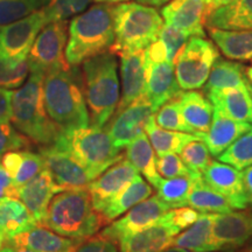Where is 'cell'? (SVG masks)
<instances>
[{"mask_svg":"<svg viewBox=\"0 0 252 252\" xmlns=\"http://www.w3.org/2000/svg\"><path fill=\"white\" fill-rule=\"evenodd\" d=\"M243 87H248V78L245 76L243 65L232 60L220 59V56L213 65L209 77L203 88L204 93H207L210 90Z\"/></svg>","mask_w":252,"mask_h":252,"instance_id":"34","label":"cell"},{"mask_svg":"<svg viewBox=\"0 0 252 252\" xmlns=\"http://www.w3.org/2000/svg\"><path fill=\"white\" fill-rule=\"evenodd\" d=\"M145 133L149 137L151 145H152L154 152L158 157L165 156L168 153H180L188 143L193 140L202 139L196 134L165 130V128L160 127L157 124L154 115L145 126Z\"/></svg>","mask_w":252,"mask_h":252,"instance_id":"31","label":"cell"},{"mask_svg":"<svg viewBox=\"0 0 252 252\" xmlns=\"http://www.w3.org/2000/svg\"><path fill=\"white\" fill-rule=\"evenodd\" d=\"M217 158L219 161L228 163L238 171L252 166V126Z\"/></svg>","mask_w":252,"mask_h":252,"instance_id":"36","label":"cell"},{"mask_svg":"<svg viewBox=\"0 0 252 252\" xmlns=\"http://www.w3.org/2000/svg\"><path fill=\"white\" fill-rule=\"evenodd\" d=\"M154 116H156L157 124L160 127L165 128V130L180 131L194 134L193 130L189 127L187 123L185 122L184 117H182L178 97L168 100V102L160 106L157 110V112L154 113Z\"/></svg>","mask_w":252,"mask_h":252,"instance_id":"39","label":"cell"},{"mask_svg":"<svg viewBox=\"0 0 252 252\" xmlns=\"http://www.w3.org/2000/svg\"><path fill=\"white\" fill-rule=\"evenodd\" d=\"M251 126L250 123L235 121L214 108L212 124L209 131L204 134L203 140L206 141L210 154L213 157H219L236 139L250 130Z\"/></svg>","mask_w":252,"mask_h":252,"instance_id":"23","label":"cell"},{"mask_svg":"<svg viewBox=\"0 0 252 252\" xmlns=\"http://www.w3.org/2000/svg\"><path fill=\"white\" fill-rule=\"evenodd\" d=\"M153 194L152 185L146 182L143 176L135 175L134 179L128 184L117 196L113 197L99 214L103 216L105 224L108 225L123 214L130 210L135 204L146 200Z\"/></svg>","mask_w":252,"mask_h":252,"instance_id":"27","label":"cell"},{"mask_svg":"<svg viewBox=\"0 0 252 252\" xmlns=\"http://www.w3.org/2000/svg\"><path fill=\"white\" fill-rule=\"evenodd\" d=\"M168 215L172 222L174 223L179 229L184 230L186 228H188V226H190L194 222H196L200 214H198L197 210H195L194 208H188L186 206L171 209L168 212Z\"/></svg>","mask_w":252,"mask_h":252,"instance_id":"47","label":"cell"},{"mask_svg":"<svg viewBox=\"0 0 252 252\" xmlns=\"http://www.w3.org/2000/svg\"><path fill=\"white\" fill-rule=\"evenodd\" d=\"M208 13L204 0H169L161 8L163 23L186 32L190 36H206Z\"/></svg>","mask_w":252,"mask_h":252,"instance_id":"17","label":"cell"},{"mask_svg":"<svg viewBox=\"0 0 252 252\" xmlns=\"http://www.w3.org/2000/svg\"><path fill=\"white\" fill-rule=\"evenodd\" d=\"M182 117L189 127L203 139L212 124L214 108L204 93L197 90L181 91L178 96Z\"/></svg>","mask_w":252,"mask_h":252,"instance_id":"25","label":"cell"},{"mask_svg":"<svg viewBox=\"0 0 252 252\" xmlns=\"http://www.w3.org/2000/svg\"><path fill=\"white\" fill-rule=\"evenodd\" d=\"M180 158L189 171L194 174H202L212 162V154L202 139L188 143L180 152Z\"/></svg>","mask_w":252,"mask_h":252,"instance_id":"40","label":"cell"},{"mask_svg":"<svg viewBox=\"0 0 252 252\" xmlns=\"http://www.w3.org/2000/svg\"><path fill=\"white\" fill-rule=\"evenodd\" d=\"M187 204L200 213L224 214L232 212V207L228 200L210 187L204 181L202 174L193 176V185L188 195Z\"/></svg>","mask_w":252,"mask_h":252,"instance_id":"32","label":"cell"},{"mask_svg":"<svg viewBox=\"0 0 252 252\" xmlns=\"http://www.w3.org/2000/svg\"><path fill=\"white\" fill-rule=\"evenodd\" d=\"M30 72V62L25 59L20 62H11L0 58V89L20 88Z\"/></svg>","mask_w":252,"mask_h":252,"instance_id":"41","label":"cell"},{"mask_svg":"<svg viewBox=\"0 0 252 252\" xmlns=\"http://www.w3.org/2000/svg\"><path fill=\"white\" fill-rule=\"evenodd\" d=\"M135 175H138V171L124 157L97 176L87 187L94 209L99 213L133 180Z\"/></svg>","mask_w":252,"mask_h":252,"instance_id":"15","label":"cell"},{"mask_svg":"<svg viewBox=\"0 0 252 252\" xmlns=\"http://www.w3.org/2000/svg\"><path fill=\"white\" fill-rule=\"evenodd\" d=\"M219 58V48L213 41L202 36H190L173 63L180 89L188 91L203 88Z\"/></svg>","mask_w":252,"mask_h":252,"instance_id":"8","label":"cell"},{"mask_svg":"<svg viewBox=\"0 0 252 252\" xmlns=\"http://www.w3.org/2000/svg\"><path fill=\"white\" fill-rule=\"evenodd\" d=\"M45 72L30 70V77L12 94L11 122L32 143L52 145L63 131L49 118L43 97Z\"/></svg>","mask_w":252,"mask_h":252,"instance_id":"3","label":"cell"},{"mask_svg":"<svg viewBox=\"0 0 252 252\" xmlns=\"http://www.w3.org/2000/svg\"><path fill=\"white\" fill-rule=\"evenodd\" d=\"M242 180H243V187L245 195H247L249 206H252V166L243 169Z\"/></svg>","mask_w":252,"mask_h":252,"instance_id":"51","label":"cell"},{"mask_svg":"<svg viewBox=\"0 0 252 252\" xmlns=\"http://www.w3.org/2000/svg\"><path fill=\"white\" fill-rule=\"evenodd\" d=\"M248 88H249V91H250V94H251V96H252V86L250 83H249L248 82Z\"/></svg>","mask_w":252,"mask_h":252,"instance_id":"59","label":"cell"},{"mask_svg":"<svg viewBox=\"0 0 252 252\" xmlns=\"http://www.w3.org/2000/svg\"><path fill=\"white\" fill-rule=\"evenodd\" d=\"M43 169H45V163H43L42 157L40 156V153L37 154L30 152L27 150H23V159H21L18 172L13 179L15 187L19 188L27 184Z\"/></svg>","mask_w":252,"mask_h":252,"instance_id":"42","label":"cell"},{"mask_svg":"<svg viewBox=\"0 0 252 252\" xmlns=\"http://www.w3.org/2000/svg\"><path fill=\"white\" fill-rule=\"evenodd\" d=\"M171 209L158 195H151L146 200L132 207L116 222L106 225L99 235L118 244L123 238L154 224Z\"/></svg>","mask_w":252,"mask_h":252,"instance_id":"13","label":"cell"},{"mask_svg":"<svg viewBox=\"0 0 252 252\" xmlns=\"http://www.w3.org/2000/svg\"><path fill=\"white\" fill-rule=\"evenodd\" d=\"M61 189L55 184L50 173L45 168L31 181L18 188V198L23 202L37 222L42 223L48 204Z\"/></svg>","mask_w":252,"mask_h":252,"instance_id":"22","label":"cell"},{"mask_svg":"<svg viewBox=\"0 0 252 252\" xmlns=\"http://www.w3.org/2000/svg\"><path fill=\"white\" fill-rule=\"evenodd\" d=\"M74 252H119V250L115 242L97 235L84 241Z\"/></svg>","mask_w":252,"mask_h":252,"instance_id":"46","label":"cell"},{"mask_svg":"<svg viewBox=\"0 0 252 252\" xmlns=\"http://www.w3.org/2000/svg\"><path fill=\"white\" fill-rule=\"evenodd\" d=\"M161 252H190V251L185 250V249H181V248L173 247V245H171V247L167 248V249H165V250L161 251Z\"/></svg>","mask_w":252,"mask_h":252,"instance_id":"55","label":"cell"},{"mask_svg":"<svg viewBox=\"0 0 252 252\" xmlns=\"http://www.w3.org/2000/svg\"><path fill=\"white\" fill-rule=\"evenodd\" d=\"M252 237V213L242 212L216 214L212 230V252L229 251L243 247Z\"/></svg>","mask_w":252,"mask_h":252,"instance_id":"14","label":"cell"},{"mask_svg":"<svg viewBox=\"0 0 252 252\" xmlns=\"http://www.w3.org/2000/svg\"><path fill=\"white\" fill-rule=\"evenodd\" d=\"M229 252H231V251H229ZM239 252H247V251H239Z\"/></svg>","mask_w":252,"mask_h":252,"instance_id":"61","label":"cell"},{"mask_svg":"<svg viewBox=\"0 0 252 252\" xmlns=\"http://www.w3.org/2000/svg\"><path fill=\"white\" fill-rule=\"evenodd\" d=\"M121 58L122 97L116 111L126 108L128 104L145 94L146 86V64L145 49L126 52L118 55Z\"/></svg>","mask_w":252,"mask_h":252,"instance_id":"21","label":"cell"},{"mask_svg":"<svg viewBox=\"0 0 252 252\" xmlns=\"http://www.w3.org/2000/svg\"><path fill=\"white\" fill-rule=\"evenodd\" d=\"M204 26L228 31L252 30V0H235L207 13Z\"/></svg>","mask_w":252,"mask_h":252,"instance_id":"26","label":"cell"},{"mask_svg":"<svg viewBox=\"0 0 252 252\" xmlns=\"http://www.w3.org/2000/svg\"><path fill=\"white\" fill-rule=\"evenodd\" d=\"M204 181L222 194L232 209L243 210L249 207L245 195L242 173L228 163L212 161L202 173Z\"/></svg>","mask_w":252,"mask_h":252,"instance_id":"18","label":"cell"},{"mask_svg":"<svg viewBox=\"0 0 252 252\" xmlns=\"http://www.w3.org/2000/svg\"><path fill=\"white\" fill-rule=\"evenodd\" d=\"M43 97L49 118L63 132L90 124L83 89L70 69L49 70L43 77Z\"/></svg>","mask_w":252,"mask_h":252,"instance_id":"5","label":"cell"},{"mask_svg":"<svg viewBox=\"0 0 252 252\" xmlns=\"http://www.w3.org/2000/svg\"><path fill=\"white\" fill-rule=\"evenodd\" d=\"M245 76H247L249 83L252 86V64L249 68L245 69Z\"/></svg>","mask_w":252,"mask_h":252,"instance_id":"57","label":"cell"},{"mask_svg":"<svg viewBox=\"0 0 252 252\" xmlns=\"http://www.w3.org/2000/svg\"><path fill=\"white\" fill-rule=\"evenodd\" d=\"M179 229L166 213L154 224L133 235L123 238L118 243L119 252H161L169 248L180 234Z\"/></svg>","mask_w":252,"mask_h":252,"instance_id":"16","label":"cell"},{"mask_svg":"<svg viewBox=\"0 0 252 252\" xmlns=\"http://www.w3.org/2000/svg\"><path fill=\"white\" fill-rule=\"evenodd\" d=\"M125 157L154 188L159 186L162 178L158 173L156 152L146 134H140L126 146Z\"/></svg>","mask_w":252,"mask_h":252,"instance_id":"30","label":"cell"},{"mask_svg":"<svg viewBox=\"0 0 252 252\" xmlns=\"http://www.w3.org/2000/svg\"><path fill=\"white\" fill-rule=\"evenodd\" d=\"M156 112L152 103L144 94L126 108L113 113L104 127L108 131L113 145L122 150L144 133L147 122Z\"/></svg>","mask_w":252,"mask_h":252,"instance_id":"12","label":"cell"},{"mask_svg":"<svg viewBox=\"0 0 252 252\" xmlns=\"http://www.w3.org/2000/svg\"><path fill=\"white\" fill-rule=\"evenodd\" d=\"M247 252H252V248L249 249V250H247Z\"/></svg>","mask_w":252,"mask_h":252,"instance_id":"60","label":"cell"},{"mask_svg":"<svg viewBox=\"0 0 252 252\" xmlns=\"http://www.w3.org/2000/svg\"><path fill=\"white\" fill-rule=\"evenodd\" d=\"M157 169L162 179H172L178 176H189L194 173L189 171L181 158L175 153H168L157 158Z\"/></svg>","mask_w":252,"mask_h":252,"instance_id":"45","label":"cell"},{"mask_svg":"<svg viewBox=\"0 0 252 252\" xmlns=\"http://www.w3.org/2000/svg\"><path fill=\"white\" fill-rule=\"evenodd\" d=\"M96 2H106V4H119V2H126L128 0H94Z\"/></svg>","mask_w":252,"mask_h":252,"instance_id":"56","label":"cell"},{"mask_svg":"<svg viewBox=\"0 0 252 252\" xmlns=\"http://www.w3.org/2000/svg\"><path fill=\"white\" fill-rule=\"evenodd\" d=\"M146 64V86L145 94L156 111L181 93L175 76L174 64L169 61L151 62L145 59Z\"/></svg>","mask_w":252,"mask_h":252,"instance_id":"19","label":"cell"},{"mask_svg":"<svg viewBox=\"0 0 252 252\" xmlns=\"http://www.w3.org/2000/svg\"><path fill=\"white\" fill-rule=\"evenodd\" d=\"M204 1H206V2H208V0H204Z\"/></svg>","mask_w":252,"mask_h":252,"instance_id":"62","label":"cell"},{"mask_svg":"<svg viewBox=\"0 0 252 252\" xmlns=\"http://www.w3.org/2000/svg\"><path fill=\"white\" fill-rule=\"evenodd\" d=\"M194 175L195 174L172 179H161L159 186L156 188L158 196L168 204L172 209L188 206L187 198L190 193Z\"/></svg>","mask_w":252,"mask_h":252,"instance_id":"35","label":"cell"},{"mask_svg":"<svg viewBox=\"0 0 252 252\" xmlns=\"http://www.w3.org/2000/svg\"><path fill=\"white\" fill-rule=\"evenodd\" d=\"M83 243L78 239L69 238L37 224L27 231L7 239L5 245L25 248L36 252H74Z\"/></svg>","mask_w":252,"mask_h":252,"instance_id":"20","label":"cell"},{"mask_svg":"<svg viewBox=\"0 0 252 252\" xmlns=\"http://www.w3.org/2000/svg\"><path fill=\"white\" fill-rule=\"evenodd\" d=\"M168 1L169 0H137V2H139V4L152 6V7H161V6L166 5Z\"/></svg>","mask_w":252,"mask_h":252,"instance_id":"53","label":"cell"},{"mask_svg":"<svg viewBox=\"0 0 252 252\" xmlns=\"http://www.w3.org/2000/svg\"><path fill=\"white\" fill-rule=\"evenodd\" d=\"M209 35L222 54L232 61L252 60V30L228 31L208 28Z\"/></svg>","mask_w":252,"mask_h":252,"instance_id":"28","label":"cell"},{"mask_svg":"<svg viewBox=\"0 0 252 252\" xmlns=\"http://www.w3.org/2000/svg\"><path fill=\"white\" fill-rule=\"evenodd\" d=\"M40 225L84 242L106 224L103 216L94 208L89 190L80 188L56 193Z\"/></svg>","mask_w":252,"mask_h":252,"instance_id":"1","label":"cell"},{"mask_svg":"<svg viewBox=\"0 0 252 252\" xmlns=\"http://www.w3.org/2000/svg\"><path fill=\"white\" fill-rule=\"evenodd\" d=\"M94 0H48L45 11L47 23L59 20H68L83 13Z\"/></svg>","mask_w":252,"mask_h":252,"instance_id":"38","label":"cell"},{"mask_svg":"<svg viewBox=\"0 0 252 252\" xmlns=\"http://www.w3.org/2000/svg\"><path fill=\"white\" fill-rule=\"evenodd\" d=\"M163 19L156 7L139 2L113 5L115 42L109 52L116 56L147 48L159 36Z\"/></svg>","mask_w":252,"mask_h":252,"instance_id":"6","label":"cell"},{"mask_svg":"<svg viewBox=\"0 0 252 252\" xmlns=\"http://www.w3.org/2000/svg\"><path fill=\"white\" fill-rule=\"evenodd\" d=\"M31 145L26 135L18 132L8 122L0 123V157L11 151L27 150Z\"/></svg>","mask_w":252,"mask_h":252,"instance_id":"44","label":"cell"},{"mask_svg":"<svg viewBox=\"0 0 252 252\" xmlns=\"http://www.w3.org/2000/svg\"><path fill=\"white\" fill-rule=\"evenodd\" d=\"M213 106L229 118L252 124V96L248 87L207 91Z\"/></svg>","mask_w":252,"mask_h":252,"instance_id":"24","label":"cell"},{"mask_svg":"<svg viewBox=\"0 0 252 252\" xmlns=\"http://www.w3.org/2000/svg\"><path fill=\"white\" fill-rule=\"evenodd\" d=\"M117 59L111 52L94 56L82 63L83 93L90 123L104 127L118 108L121 94Z\"/></svg>","mask_w":252,"mask_h":252,"instance_id":"4","label":"cell"},{"mask_svg":"<svg viewBox=\"0 0 252 252\" xmlns=\"http://www.w3.org/2000/svg\"><path fill=\"white\" fill-rule=\"evenodd\" d=\"M12 94V90L0 89V123L11 121Z\"/></svg>","mask_w":252,"mask_h":252,"instance_id":"50","label":"cell"},{"mask_svg":"<svg viewBox=\"0 0 252 252\" xmlns=\"http://www.w3.org/2000/svg\"><path fill=\"white\" fill-rule=\"evenodd\" d=\"M232 1H235V0H208L207 2L208 13H209L210 11H214V9L222 7V6L231 4Z\"/></svg>","mask_w":252,"mask_h":252,"instance_id":"52","label":"cell"},{"mask_svg":"<svg viewBox=\"0 0 252 252\" xmlns=\"http://www.w3.org/2000/svg\"><path fill=\"white\" fill-rule=\"evenodd\" d=\"M35 225V219L19 198L5 197L0 200V229L6 241Z\"/></svg>","mask_w":252,"mask_h":252,"instance_id":"29","label":"cell"},{"mask_svg":"<svg viewBox=\"0 0 252 252\" xmlns=\"http://www.w3.org/2000/svg\"><path fill=\"white\" fill-rule=\"evenodd\" d=\"M0 252H36L30 249L25 248H17V247H11V245H4V248L0 250Z\"/></svg>","mask_w":252,"mask_h":252,"instance_id":"54","label":"cell"},{"mask_svg":"<svg viewBox=\"0 0 252 252\" xmlns=\"http://www.w3.org/2000/svg\"><path fill=\"white\" fill-rule=\"evenodd\" d=\"M45 168L62 190L87 188L94 176L62 145L54 143L40 149Z\"/></svg>","mask_w":252,"mask_h":252,"instance_id":"11","label":"cell"},{"mask_svg":"<svg viewBox=\"0 0 252 252\" xmlns=\"http://www.w3.org/2000/svg\"><path fill=\"white\" fill-rule=\"evenodd\" d=\"M68 28L67 20H59L47 24L41 30L27 56L30 70H40L46 74L54 69H70L64 53Z\"/></svg>","mask_w":252,"mask_h":252,"instance_id":"9","label":"cell"},{"mask_svg":"<svg viewBox=\"0 0 252 252\" xmlns=\"http://www.w3.org/2000/svg\"><path fill=\"white\" fill-rule=\"evenodd\" d=\"M48 0H0V26L20 20L45 7Z\"/></svg>","mask_w":252,"mask_h":252,"instance_id":"37","label":"cell"},{"mask_svg":"<svg viewBox=\"0 0 252 252\" xmlns=\"http://www.w3.org/2000/svg\"><path fill=\"white\" fill-rule=\"evenodd\" d=\"M5 197L18 198V188L0 162V200Z\"/></svg>","mask_w":252,"mask_h":252,"instance_id":"48","label":"cell"},{"mask_svg":"<svg viewBox=\"0 0 252 252\" xmlns=\"http://www.w3.org/2000/svg\"><path fill=\"white\" fill-rule=\"evenodd\" d=\"M56 143L65 147L94 178L125 157L113 145L105 127L87 126L65 131Z\"/></svg>","mask_w":252,"mask_h":252,"instance_id":"7","label":"cell"},{"mask_svg":"<svg viewBox=\"0 0 252 252\" xmlns=\"http://www.w3.org/2000/svg\"><path fill=\"white\" fill-rule=\"evenodd\" d=\"M158 39L161 40L163 46H165L168 61L174 63L176 55L182 49V47L187 43V41L190 39V35L186 32L179 30V28L163 23V26L160 31Z\"/></svg>","mask_w":252,"mask_h":252,"instance_id":"43","label":"cell"},{"mask_svg":"<svg viewBox=\"0 0 252 252\" xmlns=\"http://www.w3.org/2000/svg\"><path fill=\"white\" fill-rule=\"evenodd\" d=\"M5 242H6V237H5L4 232H2L1 229H0V250H1V249L4 248Z\"/></svg>","mask_w":252,"mask_h":252,"instance_id":"58","label":"cell"},{"mask_svg":"<svg viewBox=\"0 0 252 252\" xmlns=\"http://www.w3.org/2000/svg\"><path fill=\"white\" fill-rule=\"evenodd\" d=\"M215 214L201 213L194 222L182 234H179L172 245L190 252H212V230Z\"/></svg>","mask_w":252,"mask_h":252,"instance_id":"33","label":"cell"},{"mask_svg":"<svg viewBox=\"0 0 252 252\" xmlns=\"http://www.w3.org/2000/svg\"><path fill=\"white\" fill-rule=\"evenodd\" d=\"M21 159H23V150L11 151V152L5 153L4 156L1 157L0 162L4 166L6 172H7L8 175L12 178V180H13L15 174H17Z\"/></svg>","mask_w":252,"mask_h":252,"instance_id":"49","label":"cell"},{"mask_svg":"<svg viewBox=\"0 0 252 252\" xmlns=\"http://www.w3.org/2000/svg\"><path fill=\"white\" fill-rule=\"evenodd\" d=\"M113 42V5L97 2L69 24L65 58L70 67H77L94 56L109 52Z\"/></svg>","mask_w":252,"mask_h":252,"instance_id":"2","label":"cell"},{"mask_svg":"<svg viewBox=\"0 0 252 252\" xmlns=\"http://www.w3.org/2000/svg\"><path fill=\"white\" fill-rule=\"evenodd\" d=\"M47 24L42 8L20 20L0 26V58L11 62L27 59L36 36Z\"/></svg>","mask_w":252,"mask_h":252,"instance_id":"10","label":"cell"}]
</instances>
